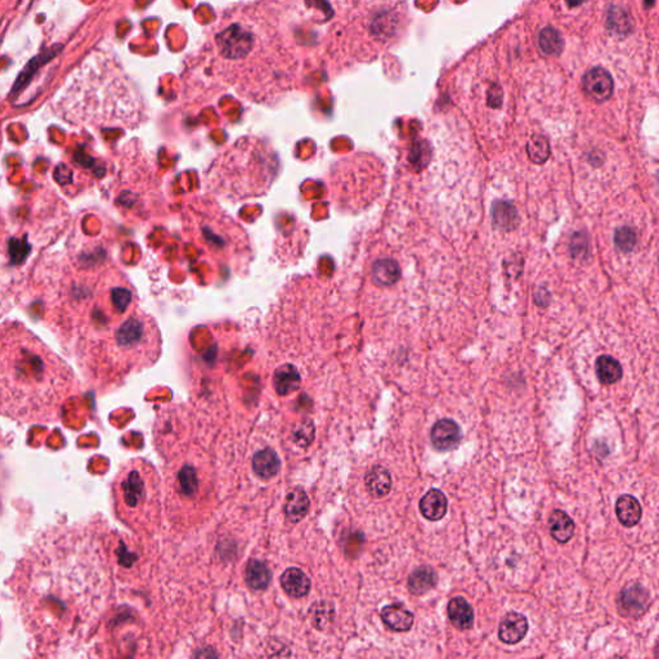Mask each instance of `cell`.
Listing matches in <instances>:
<instances>
[{"mask_svg": "<svg viewBox=\"0 0 659 659\" xmlns=\"http://www.w3.org/2000/svg\"><path fill=\"white\" fill-rule=\"evenodd\" d=\"M46 314L87 379L106 381L159 343L156 324L134 304L120 273L85 255L48 262Z\"/></svg>", "mask_w": 659, "mask_h": 659, "instance_id": "6da1fadb", "label": "cell"}, {"mask_svg": "<svg viewBox=\"0 0 659 659\" xmlns=\"http://www.w3.org/2000/svg\"><path fill=\"white\" fill-rule=\"evenodd\" d=\"M105 572L88 524L48 528L34 539L12 576L23 627L43 657L88 641L105 595Z\"/></svg>", "mask_w": 659, "mask_h": 659, "instance_id": "7a4b0ae2", "label": "cell"}, {"mask_svg": "<svg viewBox=\"0 0 659 659\" xmlns=\"http://www.w3.org/2000/svg\"><path fill=\"white\" fill-rule=\"evenodd\" d=\"M75 385L70 366L23 324L0 325V416L52 423Z\"/></svg>", "mask_w": 659, "mask_h": 659, "instance_id": "3957f363", "label": "cell"}, {"mask_svg": "<svg viewBox=\"0 0 659 659\" xmlns=\"http://www.w3.org/2000/svg\"><path fill=\"white\" fill-rule=\"evenodd\" d=\"M146 494L143 477L138 469L127 470L122 479L115 483L116 508L120 514L128 516L142 504Z\"/></svg>", "mask_w": 659, "mask_h": 659, "instance_id": "277c9868", "label": "cell"}, {"mask_svg": "<svg viewBox=\"0 0 659 659\" xmlns=\"http://www.w3.org/2000/svg\"><path fill=\"white\" fill-rule=\"evenodd\" d=\"M581 84L584 94L599 103L612 98L615 88L613 76L603 66L589 68L582 76Z\"/></svg>", "mask_w": 659, "mask_h": 659, "instance_id": "5b68a950", "label": "cell"}, {"mask_svg": "<svg viewBox=\"0 0 659 659\" xmlns=\"http://www.w3.org/2000/svg\"><path fill=\"white\" fill-rule=\"evenodd\" d=\"M649 604V592L640 584H631L622 590L617 606L618 610L625 617L637 618L645 613Z\"/></svg>", "mask_w": 659, "mask_h": 659, "instance_id": "8992f818", "label": "cell"}, {"mask_svg": "<svg viewBox=\"0 0 659 659\" xmlns=\"http://www.w3.org/2000/svg\"><path fill=\"white\" fill-rule=\"evenodd\" d=\"M430 440H432L434 448L440 452L452 451L461 442V428L454 420L443 418L433 426Z\"/></svg>", "mask_w": 659, "mask_h": 659, "instance_id": "52a82bcc", "label": "cell"}, {"mask_svg": "<svg viewBox=\"0 0 659 659\" xmlns=\"http://www.w3.org/2000/svg\"><path fill=\"white\" fill-rule=\"evenodd\" d=\"M62 48H63V46H62L61 44H56V46H51L49 49H46L44 52L38 54L37 57H34V58L25 66V68L21 71V74L17 77V80H15V85H13V88H12L11 94H12V96H17V94H20L21 91H25V89L30 85L32 79L35 77L39 70L44 68L48 62L52 61L58 54L61 53Z\"/></svg>", "mask_w": 659, "mask_h": 659, "instance_id": "ba28073f", "label": "cell"}, {"mask_svg": "<svg viewBox=\"0 0 659 659\" xmlns=\"http://www.w3.org/2000/svg\"><path fill=\"white\" fill-rule=\"evenodd\" d=\"M528 632V621L523 614L510 612L500 623L499 637L505 644L514 645L520 643Z\"/></svg>", "mask_w": 659, "mask_h": 659, "instance_id": "9c48e42d", "label": "cell"}, {"mask_svg": "<svg viewBox=\"0 0 659 659\" xmlns=\"http://www.w3.org/2000/svg\"><path fill=\"white\" fill-rule=\"evenodd\" d=\"M448 508V501L446 494L433 488L425 494L420 501V511L428 520L438 522L446 516Z\"/></svg>", "mask_w": 659, "mask_h": 659, "instance_id": "30bf717a", "label": "cell"}, {"mask_svg": "<svg viewBox=\"0 0 659 659\" xmlns=\"http://www.w3.org/2000/svg\"><path fill=\"white\" fill-rule=\"evenodd\" d=\"M381 618L389 629L397 632L409 631L414 625V614L409 612L402 604L385 606L381 610Z\"/></svg>", "mask_w": 659, "mask_h": 659, "instance_id": "8fae6325", "label": "cell"}, {"mask_svg": "<svg viewBox=\"0 0 659 659\" xmlns=\"http://www.w3.org/2000/svg\"><path fill=\"white\" fill-rule=\"evenodd\" d=\"M281 584L293 598H303L311 590L309 577L299 568H288L281 577Z\"/></svg>", "mask_w": 659, "mask_h": 659, "instance_id": "7c38bea8", "label": "cell"}, {"mask_svg": "<svg viewBox=\"0 0 659 659\" xmlns=\"http://www.w3.org/2000/svg\"><path fill=\"white\" fill-rule=\"evenodd\" d=\"M366 490L375 499L385 497L392 490V477L385 468L373 466L364 478Z\"/></svg>", "mask_w": 659, "mask_h": 659, "instance_id": "4fadbf2b", "label": "cell"}, {"mask_svg": "<svg viewBox=\"0 0 659 659\" xmlns=\"http://www.w3.org/2000/svg\"><path fill=\"white\" fill-rule=\"evenodd\" d=\"M448 617L456 629H469L474 625V612L466 599L454 598L448 604Z\"/></svg>", "mask_w": 659, "mask_h": 659, "instance_id": "5bb4252c", "label": "cell"}, {"mask_svg": "<svg viewBox=\"0 0 659 659\" xmlns=\"http://www.w3.org/2000/svg\"><path fill=\"white\" fill-rule=\"evenodd\" d=\"M615 514L625 527H634L641 519V505L631 494H622L615 504Z\"/></svg>", "mask_w": 659, "mask_h": 659, "instance_id": "9a60e30c", "label": "cell"}, {"mask_svg": "<svg viewBox=\"0 0 659 659\" xmlns=\"http://www.w3.org/2000/svg\"><path fill=\"white\" fill-rule=\"evenodd\" d=\"M252 469L258 477L271 479L280 471V457L271 448H265L252 457Z\"/></svg>", "mask_w": 659, "mask_h": 659, "instance_id": "2e32d148", "label": "cell"}, {"mask_svg": "<svg viewBox=\"0 0 659 659\" xmlns=\"http://www.w3.org/2000/svg\"><path fill=\"white\" fill-rule=\"evenodd\" d=\"M437 582H438L437 572L429 565H423L411 573L409 578V591L417 596L424 595L434 589Z\"/></svg>", "mask_w": 659, "mask_h": 659, "instance_id": "e0dca14e", "label": "cell"}, {"mask_svg": "<svg viewBox=\"0 0 659 659\" xmlns=\"http://www.w3.org/2000/svg\"><path fill=\"white\" fill-rule=\"evenodd\" d=\"M300 375L291 364L281 366L280 369H277V371L274 372L273 384L276 392L280 395H288L295 392L300 387Z\"/></svg>", "mask_w": 659, "mask_h": 659, "instance_id": "ac0fdd59", "label": "cell"}, {"mask_svg": "<svg viewBox=\"0 0 659 659\" xmlns=\"http://www.w3.org/2000/svg\"><path fill=\"white\" fill-rule=\"evenodd\" d=\"M309 510V499L302 488H295L288 493L285 502V514L288 520L296 523L307 516Z\"/></svg>", "mask_w": 659, "mask_h": 659, "instance_id": "d6986e66", "label": "cell"}, {"mask_svg": "<svg viewBox=\"0 0 659 659\" xmlns=\"http://www.w3.org/2000/svg\"><path fill=\"white\" fill-rule=\"evenodd\" d=\"M549 527H550V533L554 539H556L561 544L568 542L570 538L575 535V523L570 519V516L561 511V510H555L549 519Z\"/></svg>", "mask_w": 659, "mask_h": 659, "instance_id": "ffe728a7", "label": "cell"}, {"mask_svg": "<svg viewBox=\"0 0 659 659\" xmlns=\"http://www.w3.org/2000/svg\"><path fill=\"white\" fill-rule=\"evenodd\" d=\"M271 570L263 561H249L246 568V582L252 590H265L271 584Z\"/></svg>", "mask_w": 659, "mask_h": 659, "instance_id": "44dd1931", "label": "cell"}, {"mask_svg": "<svg viewBox=\"0 0 659 659\" xmlns=\"http://www.w3.org/2000/svg\"><path fill=\"white\" fill-rule=\"evenodd\" d=\"M493 222L502 231L514 229L519 222L516 207L506 201H497L493 205Z\"/></svg>", "mask_w": 659, "mask_h": 659, "instance_id": "7402d4cb", "label": "cell"}, {"mask_svg": "<svg viewBox=\"0 0 659 659\" xmlns=\"http://www.w3.org/2000/svg\"><path fill=\"white\" fill-rule=\"evenodd\" d=\"M596 375L601 384L610 385L617 383L622 378V367L613 357H599L596 361Z\"/></svg>", "mask_w": 659, "mask_h": 659, "instance_id": "603a6c76", "label": "cell"}, {"mask_svg": "<svg viewBox=\"0 0 659 659\" xmlns=\"http://www.w3.org/2000/svg\"><path fill=\"white\" fill-rule=\"evenodd\" d=\"M372 274H373V279L381 285L390 286L401 279V268L395 260L383 259L375 263Z\"/></svg>", "mask_w": 659, "mask_h": 659, "instance_id": "cb8c5ba5", "label": "cell"}, {"mask_svg": "<svg viewBox=\"0 0 659 659\" xmlns=\"http://www.w3.org/2000/svg\"><path fill=\"white\" fill-rule=\"evenodd\" d=\"M527 151L530 160L536 164H542L550 156V146L546 138L541 136H535L527 146Z\"/></svg>", "mask_w": 659, "mask_h": 659, "instance_id": "d4e9b609", "label": "cell"}, {"mask_svg": "<svg viewBox=\"0 0 659 659\" xmlns=\"http://www.w3.org/2000/svg\"><path fill=\"white\" fill-rule=\"evenodd\" d=\"M314 425L311 420L300 421L293 428V440L299 447H308L314 440Z\"/></svg>", "mask_w": 659, "mask_h": 659, "instance_id": "484cf974", "label": "cell"}, {"mask_svg": "<svg viewBox=\"0 0 659 659\" xmlns=\"http://www.w3.org/2000/svg\"><path fill=\"white\" fill-rule=\"evenodd\" d=\"M178 482H179V488L183 494H193L198 491V480L196 471L191 466H184L179 475H178Z\"/></svg>", "mask_w": 659, "mask_h": 659, "instance_id": "4316f807", "label": "cell"}, {"mask_svg": "<svg viewBox=\"0 0 659 659\" xmlns=\"http://www.w3.org/2000/svg\"><path fill=\"white\" fill-rule=\"evenodd\" d=\"M636 233L634 229L629 227H622L615 232L614 236V243L615 246L623 251V252H629L635 248L636 245Z\"/></svg>", "mask_w": 659, "mask_h": 659, "instance_id": "83f0119b", "label": "cell"}]
</instances>
